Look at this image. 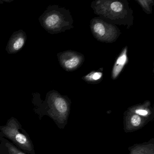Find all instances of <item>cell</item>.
<instances>
[{"label":"cell","instance_id":"obj_1","mask_svg":"<svg viewBox=\"0 0 154 154\" xmlns=\"http://www.w3.org/2000/svg\"><path fill=\"white\" fill-rule=\"evenodd\" d=\"M94 13L103 21L124 26L129 29L133 25V11L127 0H98L91 3Z\"/></svg>","mask_w":154,"mask_h":154},{"label":"cell","instance_id":"obj_2","mask_svg":"<svg viewBox=\"0 0 154 154\" xmlns=\"http://www.w3.org/2000/svg\"><path fill=\"white\" fill-rule=\"evenodd\" d=\"M38 20L41 26L51 35L64 32L74 28L70 10L58 5L48 6Z\"/></svg>","mask_w":154,"mask_h":154},{"label":"cell","instance_id":"obj_3","mask_svg":"<svg viewBox=\"0 0 154 154\" xmlns=\"http://www.w3.org/2000/svg\"><path fill=\"white\" fill-rule=\"evenodd\" d=\"M0 137L7 139L27 154H36L30 136L14 117L9 119L6 125L0 126Z\"/></svg>","mask_w":154,"mask_h":154},{"label":"cell","instance_id":"obj_4","mask_svg":"<svg viewBox=\"0 0 154 154\" xmlns=\"http://www.w3.org/2000/svg\"><path fill=\"white\" fill-rule=\"evenodd\" d=\"M90 27L94 37L97 41L103 43H114L121 34L117 26L109 24L99 17L91 20Z\"/></svg>","mask_w":154,"mask_h":154},{"label":"cell","instance_id":"obj_5","mask_svg":"<svg viewBox=\"0 0 154 154\" xmlns=\"http://www.w3.org/2000/svg\"><path fill=\"white\" fill-rule=\"evenodd\" d=\"M57 59L61 67L67 72L80 68L85 60L83 54L73 50H66L57 54Z\"/></svg>","mask_w":154,"mask_h":154},{"label":"cell","instance_id":"obj_6","mask_svg":"<svg viewBox=\"0 0 154 154\" xmlns=\"http://www.w3.org/2000/svg\"><path fill=\"white\" fill-rule=\"evenodd\" d=\"M26 33L20 29L13 33L6 48V50L9 54H14L23 48L26 42Z\"/></svg>","mask_w":154,"mask_h":154},{"label":"cell","instance_id":"obj_7","mask_svg":"<svg viewBox=\"0 0 154 154\" xmlns=\"http://www.w3.org/2000/svg\"><path fill=\"white\" fill-rule=\"evenodd\" d=\"M128 48L126 46L122 49L116 59L111 72V78L112 80H115L119 77L123 68L128 63Z\"/></svg>","mask_w":154,"mask_h":154},{"label":"cell","instance_id":"obj_8","mask_svg":"<svg viewBox=\"0 0 154 154\" xmlns=\"http://www.w3.org/2000/svg\"><path fill=\"white\" fill-rule=\"evenodd\" d=\"M0 154H27L7 139L0 137Z\"/></svg>","mask_w":154,"mask_h":154},{"label":"cell","instance_id":"obj_9","mask_svg":"<svg viewBox=\"0 0 154 154\" xmlns=\"http://www.w3.org/2000/svg\"><path fill=\"white\" fill-rule=\"evenodd\" d=\"M103 69L100 68L97 71L90 72L82 77L84 82L88 84H96L100 82L103 78Z\"/></svg>","mask_w":154,"mask_h":154},{"label":"cell","instance_id":"obj_10","mask_svg":"<svg viewBox=\"0 0 154 154\" xmlns=\"http://www.w3.org/2000/svg\"><path fill=\"white\" fill-rule=\"evenodd\" d=\"M136 2L141 7L146 14L147 15L152 14V7L154 5L153 0H136Z\"/></svg>","mask_w":154,"mask_h":154},{"label":"cell","instance_id":"obj_11","mask_svg":"<svg viewBox=\"0 0 154 154\" xmlns=\"http://www.w3.org/2000/svg\"><path fill=\"white\" fill-rule=\"evenodd\" d=\"M140 118L137 114L133 115L131 117V122L132 125L134 126H137L140 123Z\"/></svg>","mask_w":154,"mask_h":154},{"label":"cell","instance_id":"obj_12","mask_svg":"<svg viewBox=\"0 0 154 154\" xmlns=\"http://www.w3.org/2000/svg\"><path fill=\"white\" fill-rule=\"evenodd\" d=\"M136 112L137 114L142 116H146L148 114V112L146 110L137 109L136 111Z\"/></svg>","mask_w":154,"mask_h":154}]
</instances>
